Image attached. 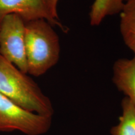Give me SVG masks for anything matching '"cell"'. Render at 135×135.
Here are the masks:
<instances>
[{"instance_id":"obj_8","label":"cell","mask_w":135,"mask_h":135,"mask_svg":"<svg viewBox=\"0 0 135 135\" xmlns=\"http://www.w3.org/2000/svg\"><path fill=\"white\" fill-rule=\"evenodd\" d=\"M121 108L118 123L111 127V135H135V104L124 97L121 100Z\"/></svg>"},{"instance_id":"obj_6","label":"cell","mask_w":135,"mask_h":135,"mask_svg":"<svg viewBox=\"0 0 135 135\" xmlns=\"http://www.w3.org/2000/svg\"><path fill=\"white\" fill-rule=\"evenodd\" d=\"M112 81L119 91L135 104V55L119 58L113 67Z\"/></svg>"},{"instance_id":"obj_5","label":"cell","mask_w":135,"mask_h":135,"mask_svg":"<svg viewBox=\"0 0 135 135\" xmlns=\"http://www.w3.org/2000/svg\"><path fill=\"white\" fill-rule=\"evenodd\" d=\"M16 14L25 20L45 19L53 26H56L64 32L67 28L60 21L53 19L47 11L43 0H0V22L6 15Z\"/></svg>"},{"instance_id":"obj_3","label":"cell","mask_w":135,"mask_h":135,"mask_svg":"<svg viewBox=\"0 0 135 135\" xmlns=\"http://www.w3.org/2000/svg\"><path fill=\"white\" fill-rule=\"evenodd\" d=\"M51 124L52 117L26 110L0 93V132L18 131L26 135H43Z\"/></svg>"},{"instance_id":"obj_2","label":"cell","mask_w":135,"mask_h":135,"mask_svg":"<svg viewBox=\"0 0 135 135\" xmlns=\"http://www.w3.org/2000/svg\"><path fill=\"white\" fill-rule=\"evenodd\" d=\"M25 49L28 75H45L58 63L60 55L59 36L45 19L25 21Z\"/></svg>"},{"instance_id":"obj_9","label":"cell","mask_w":135,"mask_h":135,"mask_svg":"<svg viewBox=\"0 0 135 135\" xmlns=\"http://www.w3.org/2000/svg\"><path fill=\"white\" fill-rule=\"evenodd\" d=\"M126 0H94L89 11V23L98 26L106 16L119 14Z\"/></svg>"},{"instance_id":"obj_1","label":"cell","mask_w":135,"mask_h":135,"mask_svg":"<svg viewBox=\"0 0 135 135\" xmlns=\"http://www.w3.org/2000/svg\"><path fill=\"white\" fill-rule=\"evenodd\" d=\"M0 93L26 110L52 117L53 104L28 74L0 55Z\"/></svg>"},{"instance_id":"obj_7","label":"cell","mask_w":135,"mask_h":135,"mask_svg":"<svg viewBox=\"0 0 135 135\" xmlns=\"http://www.w3.org/2000/svg\"><path fill=\"white\" fill-rule=\"evenodd\" d=\"M119 16V30L123 41L135 55V0H126Z\"/></svg>"},{"instance_id":"obj_10","label":"cell","mask_w":135,"mask_h":135,"mask_svg":"<svg viewBox=\"0 0 135 135\" xmlns=\"http://www.w3.org/2000/svg\"><path fill=\"white\" fill-rule=\"evenodd\" d=\"M59 0H43L47 11L52 18L57 21H59L58 15V3Z\"/></svg>"},{"instance_id":"obj_4","label":"cell","mask_w":135,"mask_h":135,"mask_svg":"<svg viewBox=\"0 0 135 135\" xmlns=\"http://www.w3.org/2000/svg\"><path fill=\"white\" fill-rule=\"evenodd\" d=\"M25 21L20 15H6L0 22V55L28 74L25 40Z\"/></svg>"}]
</instances>
